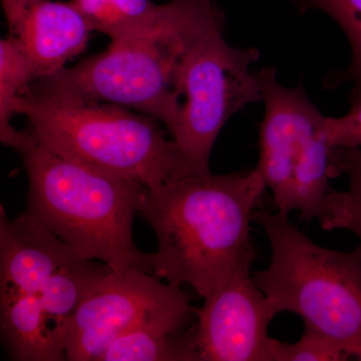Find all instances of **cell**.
I'll use <instances>...</instances> for the list:
<instances>
[{
  "instance_id": "1",
  "label": "cell",
  "mask_w": 361,
  "mask_h": 361,
  "mask_svg": "<svg viewBox=\"0 0 361 361\" xmlns=\"http://www.w3.org/2000/svg\"><path fill=\"white\" fill-rule=\"evenodd\" d=\"M266 186L257 170L186 176L145 188L137 213L155 232L152 274L206 298L240 266L253 263L250 222Z\"/></svg>"
},
{
  "instance_id": "2",
  "label": "cell",
  "mask_w": 361,
  "mask_h": 361,
  "mask_svg": "<svg viewBox=\"0 0 361 361\" xmlns=\"http://www.w3.org/2000/svg\"><path fill=\"white\" fill-rule=\"evenodd\" d=\"M215 0H171L106 51L40 78L73 94L153 116L169 134L180 111L176 75L185 54L202 37L225 30Z\"/></svg>"
},
{
  "instance_id": "3",
  "label": "cell",
  "mask_w": 361,
  "mask_h": 361,
  "mask_svg": "<svg viewBox=\"0 0 361 361\" xmlns=\"http://www.w3.org/2000/svg\"><path fill=\"white\" fill-rule=\"evenodd\" d=\"M13 149L27 174L26 215L82 257L115 271L152 273L151 255L139 250L133 237L146 187L59 155L26 128L18 130Z\"/></svg>"
},
{
  "instance_id": "4",
  "label": "cell",
  "mask_w": 361,
  "mask_h": 361,
  "mask_svg": "<svg viewBox=\"0 0 361 361\" xmlns=\"http://www.w3.org/2000/svg\"><path fill=\"white\" fill-rule=\"evenodd\" d=\"M18 113L47 148L102 172L146 188L184 177L177 145L153 116L90 101L47 80L32 82Z\"/></svg>"
},
{
  "instance_id": "5",
  "label": "cell",
  "mask_w": 361,
  "mask_h": 361,
  "mask_svg": "<svg viewBox=\"0 0 361 361\" xmlns=\"http://www.w3.org/2000/svg\"><path fill=\"white\" fill-rule=\"evenodd\" d=\"M270 241L267 269L253 274L274 312L300 316L304 330L361 360V248L341 252L311 241L278 212L254 213Z\"/></svg>"
},
{
  "instance_id": "6",
  "label": "cell",
  "mask_w": 361,
  "mask_h": 361,
  "mask_svg": "<svg viewBox=\"0 0 361 361\" xmlns=\"http://www.w3.org/2000/svg\"><path fill=\"white\" fill-rule=\"evenodd\" d=\"M264 116L260 125L257 172L273 195L278 212L301 213V219L320 220L334 188L331 146L323 116L302 85L280 84L277 70L257 73Z\"/></svg>"
},
{
  "instance_id": "7",
  "label": "cell",
  "mask_w": 361,
  "mask_h": 361,
  "mask_svg": "<svg viewBox=\"0 0 361 361\" xmlns=\"http://www.w3.org/2000/svg\"><path fill=\"white\" fill-rule=\"evenodd\" d=\"M224 30L208 33L180 61L176 89L185 97L170 133L179 149L183 176L210 174L214 144L231 116L248 104L261 103L257 49H238L226 42Z\"/></svg>"
},
{
  "instance_id": "8",
  "label": "cell",
  "mask_w": 361,
  "mask_h": 361,
  "mask_svg": "<svg viewBox=\"0 0 361 361\" xmlns=\"http://www.w3.org/2000/svg\"><path fill=\"white\" fill-rule=\"evenodd\" d=\"M192 299L146 271L113 270L68 320L66 360L99 361L111 341L135 327L185 331L197 320Z\"/></svg>"
},
{
  "instance_id": "9",
  "label": "cell",
  "mask_w": 361,
  "mask_h": 361,
  "mask_svg": "<svg viewBox=\"0 0 361 361\" xmlns=\"http://www.w3.org/2000/svg\"><path fill=\"white\" fill-rule=\"evenodd\" d=\"M251 265L240 266L195 308L199 361H272L268 329L276 313L251 277Z\"/></svg>"
},
{
  "instance_id": "10",
  "label": "cell",
  "mask_w": 361,
  "mask_h": 361,
  "mask_svg": "<svg viewBox=\"0 0 361 361\" xmlns=\"http://www.w3.org/2000/svg\"><path fill=\"white\" fill-rule=\"evenodd\" d=\"M9 28L33 80L51 77L82 54L92 28L71 1L0 0Z\"/></svg>"
},
{
  "instance_id": "11",
  "label": "cell",
  "mask_w": 361,
  "mask_h": 361,
  "mask_svg": "<svg viewBox=\"0 0 361 361\" xmlns=\"http://www.w3.org/2000/svg\"><path fill=\"white\" fill-rule=\"evenodd\" d=\"M99 361H199L195 324L185 331L135 327L111 341Z\"/></svg>"
},
{
  "instance_id": "12",
  "label": "cell",
  "mask_w": 361,
  "mask_h": 361,
  "mask_svg": "<svg viewBox=\"0 0 361 361\" xmlns=\"http://www.w3.org/2000/svg\"><path fill=\"white\" fill-rule=\"evenodd\" d=\"M111 271L103 262L82 257L63 266L49 278L40 294L47 314L66 332L71 315Z\"/></svg>"
},
{
  "instance_id": "13",
  "label": "cell",
  "mask_w": 361,
  "mask_h": 361,
  "mask_svg": "<svg viewBox=\"0 0 361 361\" xmlns=\"http://www.w3.org/2000/svg\"><path fill=\"white\" fill-rule=\"evenodd\" d=\"M332 178L346 175L348 189L332 190L320 226L327 231L348 230L356 235L361 248V148L331 147Z\"/></svg>"
},
{
  "instance_id": "14",
  "label": "cell",
  "mask_w": 361,
  "mask_h": 361,
  "mask_svg": "<svg viewBox=\"0 0 361 361\" xmlns=\"http://www.w3.org/2000/svg\"><path fill=\"white\" fill-rule=\"evenodd\" d=\"M35 82L25 58L11 37L0 39V144L13 148L18 130L11 120L18 115L21 96Z\"/></svg>"
},
{
  "instance_id": "15",
  "label": "cell",
  "mask_w": 361,
  "mask_h": 361,
  "mask_svg": "<svg viewBox=\"0 0 361 361\" xmlns=\"http://www.w3.org/2000/svg\"><path fill=\"white\" fill-rule=\"evenodd\" d=\"M92 28L110 39L141 23L155 8L151 0H71Z\"/></svg>"
},
{
  "instance_id": "16",
  "label": "cell",
  "mask_w": 361,
  "mask_h": 361,
  "mask_svg": "<svg viewBox=\"0 0 361 361\" xmlns=\"http://www.w3.org/2000/svg\"><path fill=\"white\" fill-rule=\"evenodd\" d=\"M272 361H343L350 356L336 342L315 332L304 330L300 341L287 343L272 338Z\"/></svg>"
},
{
  "instance_id": "17",
  "label": "cell",
  "mask_w": 361,
  "mask_h": 361,
  "mask_svg": "<svg viewBox=\"0 0 361 361\" xmlns=\"http://www.w3.org/2000/svg\"><path fill=\"white\" fill-rule=\"evenodd\" d=\"M297 11L304 13L310 9L329 16L353 39L361 30V0H293Z\"/></svg>"
},
{
  "instance_id": "18",
  "label": "cell",
  "mask_w": 361,
  "mask_h": 361,
  "mask_svg": "<svg viewBox=\"0 0 361 361\" xmlns=\"http://www.w3.org/2000/svg\"><path fill=\"white\" fill-rule=\"evenodd\" d=\"M348 42L351 47V61L348 68L341 73V80H353L355 84H358L361 82V30Z\"/></svg>"
},
{
  "instance_id": "19",
  "label": "cell",
  "mask_w": 361,
  "mask_h": 361,
  "mask_svg": "<svg viewBox=\"0 0 361 361\" xmlns=\"http://www.w3.org/2000/svg\"><path fill=\"white\" fill-rule=\"evenodd\" d=\"M349 148H361V135L356 137L353 142H351Z\"/></svg>"
},
{
  "instance_id": "20",
  "label": "cell",
  "mask_w": 361,
  "mask_h": 361,
  "mask_svg": "<svg viewBox=\"0 0 361 361\" xmlns=\"http://www.w3.org/2000/svg\"><path fill=\"white\" fill-rule=\"evenodd\" d=\"M7 220L6 211H4V207L0 205V226L4 224Z\"/></svg>"
}]
</instances>
